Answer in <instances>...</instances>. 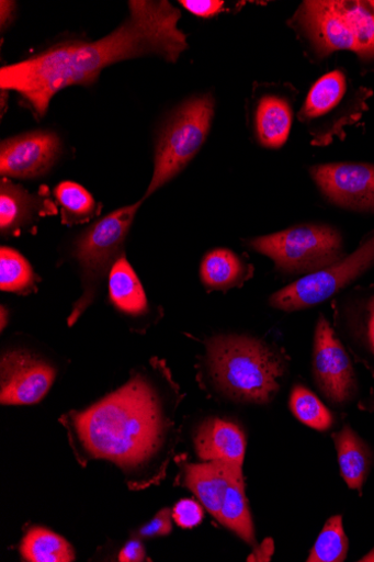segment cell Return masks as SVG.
Here are the masks:
<instances>
[{
	"label": "cell",
	"mask_w": 374,
	"mask_h": 562,
	"mask_svg": "<svg viewBox=\"0 0 374 562\" xmlns=\"http://www.w3.org/2000/svg\"><path fill=\"white\" fill-rule=\"evenodd\" d=\"M184 397L166 362L152 359L118 390L60 418L78 464H114L132 491L158 485L179 442Z\"/></svg>",
	"instance_id": "1"
},
{
	"label": "cell",
	"mask_w": 374,
	"mask_h": 562,
	"mask_svg": "<svg viewBox=\"0 0 374 562\" xmlns=\"http://www.w3.org/2000/svg\"><path fill=\"white\" fill-rule=\"evenodd\" d=\"M38 282L32 266L21 252L7 246L0 249V290L29 294L37 290Z\"/></svg>",
	"instance_id": "22"
},
{
	"label": "cell",
	"mask_w": 374,
	"mask_h": 562,
	"mask_svg": "<svg viewBox=\"0 0 374 562\" xmlns=\"http://www.w3.org/2000/svg\"><path fill=\"white\" fill-rule=\"evenodd\" d=\"M311 373L320 393L331 403L343 405L356 394V376L350 356L324 315L314 333Z\"/></svg>",
	"instance_id": "10"
},
{
	"label": "cell",
	"mask_w": 374,
	"mask_h": 562,
	"mask_svg": "<svg viewBox=\"0 0 374 562\" xmlns=\"http://www.w3.org/2000/svg\"><path fill=\"white\" fill-rule=\"evenodd\" d=\"M61 148L60 137L48 131L5 139L0 146V173L18 179L42 177L58 161Z\"/></svg>",
	"instance_id": "13"
},
{
	"label": "cell",
	"mask_w": 374,
	"mask_h": 562,
	"mask_svg": "<svg viewBox=\"0 0 374 562\" xmlns=\"http://www.w3.org/2000/svg\"><path fill=\"white\" fill-rule=\"evenodd\" d=\"M143 199L95 222L76 241L73 257L80 271L83 293L73 306L69 326H73L94 301L101 284L110 279L141 206Z\"/></svg>",
	"instance_id": "6"
},
{
	"label": "cell",
	"mask_w": 374,
	"mask_h": 562,
	"mask_svg": "<svg viewBox=\"0 0 374 562\" xmlns=\"http://www.w3.org/2000/svg\"><path fill=\"white\" fill-rule=\"evenodd\" d=\"M22 558L29 562H72L76 551L64 537L43 527L30 529L20 546Z\"/></svg>",
	"instance_id": "21"
},
{
	"label": "cell",
	"mask_w": 374,
	"mask_h": 562,
	"mask_svg": "<svg viewBox=\"0 0 374 562\" xmlns=\"http://www.w3.org/2000/svg\"><path fill=\"white\" fill-rule=\"evenodd\" d=\"M0 316H2V330H4L8 326L7 322L9 323V312L5 308V306H2V311H0Z\"/></svg>",
	"instance_id": "32"
},
{
	"label": "cell",
	"mask_w": 374,
	"mask_h": 562,
	"mask_svg": "<svg viewBox=\"0 0 374 562\" xmlns=\"http://www.w3.org/2000/svg\"><path fill=\"white\" fill-rule=\"evenodd\" d=\"M348 79L340 70H335L318 79L309 90L299 112V121L306 126L314 145L328 144L330 121L338 116L348 97Z\"/></svg>",
	"instance_id": "14"
},
{
	"label": "cell",
	"mask_w": 374,
	"mask_h": 562,
	"mask_svg": "<svg viewBox=\"0 0 374 562\" xmlns=\"http://www.w3.org/2000/svg\"><path fill=\"white\" fill-rule=\"evenodd\" d=\"M349 540L344 532L341 516L328 520L319 533L310 554L309 562H342L347 559Z\"/></svg>",
	"instance_id": "25"
},
{
	"label": "cell",
	"mask_w": 374,
	"mask_h": 562,
	"mask_svg": "<svg viewBox=\"0 0 374 562\" xmlns=\"http://www.w3.org/2000/svg\"><path fill=\"white\" fill-rule=\"evenodd\" d=\"M55 194L61 206L64 224L69 226L82 224L95 214V200L88 190L76 182L60 183Z\"/></svg>",
	"instance_id": "24"
},
{
	"label": "cell",
	"mask_w": 374,
	"mask_h": 562,
	"mask_svg": "<svg viewBox=\"0 0 374 562\" xmlns=\"http://www.w3.org/2000/svg\"><path fill=\"white\" fill-rule=\"evenodd\" d=\"M213 117L215 99L211 94L193 97L173 113L158 136L154 175L143 200L173 180L195 158Z\"/></svg>",
	"instance_id": "8"
},
{
	"label": "cell",
	"mask_w": 374,
	"mask_h": 562,
	"mask_svg": "<svg viewBox=\"0 0 374 562\" xmlns=\"http://www.w3.org/2000/svg\"><path fill=\"white\" fill-rule=\"evenodd\" d=\"M370 406H371V411L374 412V397L372 398Z\"/></svg>",
	"instance_id": "34"
},
{
	"label": "cell",
	"mask_w": 374,
	"mask_h": 562,
	"mask_svg": "<svg viewBox=\"0 0 374 562\" xmlns=\"http://www.w3.org/2000/svg\"><path fill=\"white\" fill-rule=\"evenodd\" d=\"M0 4H2L0 5L2 7V26H4L13 20L16 5L13 2H2Z\"/></svg>",
	"instance_id": "31"
},
{
	"label": "cell",
	"mask_w": 374,
	"mask_h": 562,
	"mask_svg": "<svg viewBox=\"0 0 374 562\" xmlns=\"http://www.w3.org/2000/svg\"><path fill=\"white\" fill-rule=\"evenodd\" d=\"M293 124L290 102L280 95L262 97L256 111V130L260 144L281 148L288 139Z\"/></svg>",
	"instance_id": "18"
},
{
	"label": "cell",
	"mask_w": 374,
	"mask_h": 562,
	"mask_svg": "<svg viewBox=\"0 0 374 562\" xmlns=\"http://www.w3.org/2000/svg\"><path fill=\"white\" fill-rule=\"evenodd\" d=\"M45 193L33 194L23 187L3 179L0 184V232L18 236L37 218L57 214L55 204Z\"/></svg>",
	"instance_id": "16"
},
{
	"label": "cell",
	"mask_w": 374,
	"mask_h": 562,
	"mask_svg": "<svg viewBox=\"0 0 374 562\" xmlns=\"http://www.w3.org/2000/svg\"><path fill=\"white\" fill-rule=\"evenodd\" d=\"M315 53L326 58L336 50H352L374 59V2L372 0H322L305 2L294 19Z\"/></svg>",
	"instance_id": "4"
},
{
	"label": "cell",
	"mask_w": 374,
	"mask_h": 562,
	"mask_svg": "<svg viewBox=\"0 0 374 562\" xmlns=\"http://www.w3.org/2000/svg\"><path fill=\"white\" fill-rule=\"evenodd\" d=\"M374 266V235L335 266L298 279L270 297L272 308L296 313L324 303Z\"/></svg>",
	"instance_id": "9"
},
{
	"label": "cell",
	"mask_w": 374,
	"mask_h": 562,
	"mask_svg": "<svg viewBox=\"0 0 374 562\" xmlns=\"http://www.w3.org/2000/svg\"><path fill=\"white\" fill-rule=\"evenodd\" d=\"M193 443L201 462L243 464L247 439L242 428L233 420L205 419L196 428Z\"/></svg>",
	"instance_id": "15"
},
{
	"label": "cell",
	"mask_w": 374,
	"mask_h": 562,
	"mask_svg": "<svg viewBox=\"0 0 374 562\" xmlns=\"http://www.w3.org/2000/svg\"><path fill=\"white\" fill-rule=\"evenodd\" d=\"M172 510L168 507L160 509L159 513L146 526L137 532L139 538L166 537L172 532Z\"/></svg>",
	"instance_id": "27"
},
{
	"label": "cell",
	"mask_w": 374,
	"mask_h": 562,
	"mask_svg": "<svg viewBox=\"0 0 374 562\" xmlns=\"http://www.w3.org/2000/svg\"><path fill=\"white\" fill-rule=\"evenodd\" d=\"M146 557L145 547L138 539L128 541L122 549L118 560L122 562H140Z\"/></svg>",
	"instance_id": "30"
},
{
	"label": "cell",
	"mask_w": 374,
	"mask_h": 562,
	"mask_svg": "<svg viewBox=\"0 0 374 562\" xmlns=\"http://www.w3.org/2000/svg\"><path fill=\"white\" fill-rule=\"evenodd\" d=\"M110 299L122 314L140 318L149 314V304L136 272L125 257L114 266L110 279Z\"/></svg>",
	"instance_id": "19"
},
{
	"label": "cell",
	"mask_w": 374,
	"mask_h": 562,
	"mask_svg": "<svg viewBox=\"0 0 374 562\" xmlns=\"http://www.w3.org/2000/svg\"><path fill=\"white\" fill-rule=\"evenodd\" d=\"M173 520L183 529H192L203 521L202 506L190 498L181 499L172 510Z\"/></svg>",
	"instance_id": "26"
},
{
	"label": "cell",
	"mask_w": 374,
	"mask_h": 562,
	"mask_svg": "<svg viewBox=\"0 0 374 562\" xmlns=\"http://www.w3.org/2000/svg\"><path fill=\"white\" fill-rule=\"evenodd\" d=\"M290 407L301 423L314 430L327 431L332 427L333 416L329 408L303 385L293 387Z\"/></svg>",
	"instance_id": "23"
},
{
	"label": "cell",
	"mask_w": 374,
	"mask_h": 562,
	"mask_svg": "<svg viewBox=\"0 0 374 562\" xmlns=\"http://www.w3.org/2000/svg\"><path fill=\"white\" fill-rule=\"evenodd\" d=\"M250 248L270 258L280 274L307 277L324 271L343 257L340 233L327 225H301L252 238Z\"/></svg>",
	"instance_id": "7"
},
{
	"label": "cell",
	"mask_w": 374,
	"mask_h": 562,
	"mask_svg": "<svg viewBox=\"0 0 374 562\" xmlns=\"http://www.w3.org/2000/svg\"><path fill=\"white\" fill-rule=\"evenodd\" d=\"M361 326L365 345L374 357V290L361 303Z\"/></svg>",
	"instance_id": "28"
},
{
	"label": "cell",
	"mask_w": 374,
	"mask_h": 562,
	"mask_svg": "<svg viewBox=\"0 0 374 562\" xmlns=\"http://www.w3.org/2000/svg\"><path fill=\"white\" fill-rule=\"evenodd\" d=\"M57 378V370L42 356L26 349H11L0 360V402L32 405L42 401Z\"/></svg>",
	"instance_id": "11"
},
{
	"label": "cell",
	"mask_w": 374,
	"mask_h": 562,
	"mask_svg": "<svg viewBox=\"0 0 374 562\" xmlns=\"http://www.w3.org/2000/svg\"><path fill=\"white\" fill-rule=\"evenodd\" d=\"M361 561H374V549L367 555L362 558Z\"/></svg>",
	"instance_id": "33"
},
{
	"label": "cell",
	"mask_w": 374,
	"mask_h": 562,
	"mask_svg": "<svg viewBox=\"0 0 374 562\" xmlns=\"http://www.w3.org/2000/svg\"><path fill=\"white\" fill-rule=\"evenodd\" d=\"M333 439L344 482L351 490L361 492L373 463L371 449L350 426L335 434Z\"/></svg>",
	"instance_id": "20"
},
{
	"label": "cell",
	"mask_w": 374,
	"mask_h": 562,
	"mask_svg": "<svg viewBox=\"0 0 374 562\" xmlns=\"http://www.w3.org/2000/svg\"><path fill=\"white\" fill-rule=\"evenodd\" d=\"M177 482L191 491L207 513L242 541L256 547L253 521L245 492L242 467L226 462L189 463L179 459Z\"/></svg>",
	"instance_id": "5"
},
{
	"label": "cell",
	"mask_w": 374,
	"mask_h": 562,
	"mask_svg": "<svg viewBox=\"0 0 374 562\" xmlns=\"http://www.w3.org/2000/svg\"><path fill=\"white\" fill-rule=\"evenodd\" d=\"M128 19L113 33L95 42H67L43 54L0 70V87L19 92L43 117L59 91L90 86L101 71L121 61L157 56L177 63L188 48L179 30L181 13L169 2L129 3Z\"/></svg>",
	"instance_id": "2"
},
{
	"label": "cell",
	"mask_w": 374,
	"mask_h": 562,
	"mask_svg": "<svg viewBox=\"0 0 374 562\" xmlns=\"http://www.w3.org/2000/svg\"><path fill=\"white\" fill-rule=\"evenodd\" d=\"M310 176L320 191L337 206L374 213V166L331 164L316 166Z\"/></svg>",
	"instance_id": "12"
},
{
	"label": "cell",
	"mask_w": 374,
	"mask_h": 562,
	"mask_svg": "<svg viewBox=\"0 0 374 562\" xmlns=\"http://www.w3.org/2000/svg\"><path fill=\"white\" fill-rule=\"evenodd\" d=\"M189 12L200 18H211L222 12L224 2L218 0H182L180 2Z\"/></svg>",
	"instance_id": "29"
},
{
	"label": "cell",
	"mask_w": 374,
	"mask_h": 562,
	"mask_svg": "<svg viewBox=\"0 0 374 562\" xmlns=\"http://www.w3.org/2000/svg\"><path fill=\"white\" fill-rule=\"evenodd\" d=\"M253 276L252 267L246 265L236 252L227 248L208 251L200 268V278L208 291H229L240 288Z\"/></svg>",
	"instance_id": "17"
},
{
	"label": "cell",
	"mask_w": 374,
	"mask_h": 562,
	"mask_svg": "<svg viewBox=\"0 0 374 562\" xmlns=\"http://www.w3.org/2000/svg\"><path fill=\"white\" fill-rule=\"evenodd\" d=\"M204 347L203 387L245 404H267L279 394L287 362L274 347L243 335L212 337Z\"/></svg>",
	"instance_id": "3"
}]
</instances>
